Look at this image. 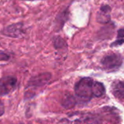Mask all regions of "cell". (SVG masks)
I'll use <instances>...</instances> for the list:
<instances>
[{"instance_id": "3", "label": "cell", "mask_w": 124, "mask_h": 124, "mask_svg": "<svg viewBox=\"0 0 124 124\" xmlns=\"http://www.w3.org/2000/svg\"><path fill=\"white\" fill-rule=\"evenodd\" d=\"M18 80L14 76H5L0 79V96L8 95L17 87Z\"/></svg>"}, {"instance_id": "2", "label": "cell", "mask_w": 124, "mask_h": 124, "mask_svg": "<svg viewBox=\"0 0 124 124\" xmlns=\"http://www.w3.org/2000/svg\"><path fill=\"white\" fill-rule=\"evenodd\" d=\"M123 62V58L120 53H112L103 57L101 64L107 72H115L120 68Z\"/></svg>"}, {"instance_id": "5", "label": "cell", "mask_w": 124, "mask_h": 124, "mask_svg": "<svg viewBox=\"0 0 124 124\" xmlns=\"http://www.w3.org/2000/svg\"><path fill=\"white\" fill-rule=\"evenodd\" d=\"M52 75L49 72H44L31 77L28 81L26 88H38L47 84L51 79Z\"/></svg>"}, {"instance_id": "7", "label": "cell", "mask_w": 124, "mask_h": 124, "mask_svg": "<svg viewBox=\"0 0 124 124\" xmlns=\"http://www.w3.org/2000/svg\"><path fill=\"white\" fill-rule=\"evenodd\" d=\"M112 95L118 99H124V80H117L111 85Z\"/></svg>"}, {"instance_id": "14", "label": "cell", "mask_w": 124, "mask_h": 124, "mask_svg": "<svg viewBox=\"0 0 124 124\" xmlns=\"http://www.w3.org/2000/svg\"><path fill=\"white\" fill-rule=\"evenodd\" d=\"M5 105H4V103L2 101H0V117L2 116L5 113Z\"/></svg>"}, {"instance_id": "6", "label": "cell", "mask_w": 124, "mask_h": 124, "mask_svg": "<svg viewBox=\"0 0 124 124\" xmlns=\"http://www.w3.org/2000/svg\"><path fill=\"white\" fill-rule=\"evenodd\" d=\"M111 8L108 5H102L100 7L99 11L97 13L96 21L100 23H107L110 21V13H111Z\"/></svg>"}, {"instance_id": "9", "label": "cell", "mask_w": 124, "mask_h": 124, "mask_svg": "<svg viewBox=\"0 0 124 124\" xmlns=\"http://www.w3.org/2000/svg\"><path fill=\"white\" fill-rule=\"evenodd\" d=\"M53 45L57 50H64L67 48V44L64 39L60 36L55 37L53 39Z\"/></svg>"}, {"instance_id": "13", "label": "cell", "mask_w": 124, "mask_h": 124, "mask_svg": "<svg viewBox=\"0 0 124 124\" xmlns=\"http://www.w3.org/2000/svg\"><path fill=\"white\" fill-rule=\"evenodd\" d=\"M117 39H123V38H124V28L120 29L117 31Z\"/></svg>"}, {"instance_id": "12", "label": "cell", "mask_w": 124, "mask_h": 124, "mask_svg": "<svg viewBox=\"0 0 124 124\" xmlns=\"http://www.w3.org/2000/svg\"><path fill=\"white\" fill-rule=\"evenodd\" d=\"M124 43V39H117L116 41L112 42L111 44V47H116V46H120Z\"/></svg>"}, {"instance_id": "1", "label": "cell", "mask_w": 124, "mask_h": 124, "mask_svg": "<svg viewBox=\"0 0 124 124\" xmlns=\"http://www.w3.org/2000/svg\"><path fill=\"white\" fill-rule=\"evenodd\" d=\"M104 85L91 78H83L75 85V93L77 97L83 101H90L93 98H99L105 94Z\"/></svg>"}, {"instance_id": "11", "label": "cell", "mask_w": 124, "mask_h": 124, "mask_svg": "<svg viewBox=\"0 0 124 124\" xmlns=\"http://www.w3.org/2000/svg\"><path fill=\"white\" fill-rule=\"evenodd\" d=\"M10 58V55L3 52V51H0V61H8Z\"/></svg>"}, {"instance_id": "4", "label": "cell", "mask_w": 124, "mask_h": 124, "mask_svg": "<svg viewBox=\"0 0 124 124\" xmlns=\"http://www.w3.org/2000/svg\"><path fill=\"white\" fill-rule=\"evenodd\" d=\"M26 31L24 29V24L23 22L15 23L5 27L2 31V34L13 38H21L24 36Z\"/></svg>"}, {"instance_id": "10", "label": "cell", "mask_w": 124, "mask_h": 124, "mask_svg": "<svg viewBox=\"0 0 124 124\" xmlns=\"http://www.w3.org/2000/svg\"><path fill=\"white\" fill-rule=\"evenodd\" d=\"M75 104H76L75 99L71 95L66 96L63 100V106L67 109L73 107L75 105Z\"/></svg>"}, {"instance_id": "8", "label": "cell", "mask_w": 124, "mask_h": 124, "mask_svg": "<svg viewBox=\"0 0 124 124\" xmlns=\"http://www.w3.org/2000/svg\"><path fill=\"white\" fill-rule=\"evenodd\" d=\"M69 15L70 11L68 8L64 10L63 11L60 12L58 16L55 18V28L57 29V31H60L62 28H63L64 23L67 22V21L69 19Z\"/></svg>"}]
</instances>
